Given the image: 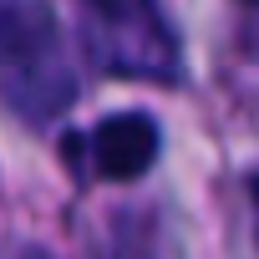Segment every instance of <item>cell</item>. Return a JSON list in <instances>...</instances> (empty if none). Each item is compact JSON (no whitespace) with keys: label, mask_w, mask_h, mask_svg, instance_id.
<instances>
[{"label":"cell","mask_w":259,"mask_h":259,"mask_svg":"<svg viewBox=\"0 0 259 259\" xmlns=\"http://www.w3.org/2000/svg\"><path fill=\"white\" fill-rule=\"evenodd\" d=\"M0 97L31 122L71 102L66 46L41 0H16L0 11Z\"/></svg>","instance_id":"cell-1"},{"label":"cell","mask_w":259,"mask_h":259,"mask_svg":"<svg viewBox=\"0 0 259 259\" xmlns=\"http://www.w3.org/2000/svg\"><path fill=\"white\" fill-rule=\"evenodd\" d=\"M81 41L102 71L178 76V46L153 0H81Z\"/></svg>","instance_id":"cell-2"},{"label":"cell","mask_w":259,"mask_h":259,"mask_svg":"<svg viewBox=\"0 0 259 259\" xmlns=\"http://www.w3.org/2000/svg\"><path fill=\"white\" fill-rule=\"evenodd\" d=\"M249 193H254V234H259V178L249 183Z\"/></svg>","instance_id":"cell-5"},{"label":"cell","mask_w":259,"mask_h":259,"mask_svg":"<svg viewBox=\"0 0 259 259\" xmlns=\"http://www.w3.org/2000/svg\"><path fill=\"white\" fill-rule=\"evenodd\" d=\"M158 153H163V133H158V122L148 117V112H112V117H102L92 133L76 143H66V158L76 163H87L97 178H107V183H127V178H143L153 163H158Z\"/></svg>","instance_id":"cell-3"},{"label":"cell","mask_w":259,"mask_h":259,"mask_svg":"<svg viewBox=\"0 0 259 259\" xmlns=\"http://www.w3.org/2000/svg\"><path fill=\"white\" fill-rule=\"evenodd\" d=\"M0 259H51L46 249H36V244H16V249H6Z\"/></svg>","instance_id":"cell-4"},{"label":"cell","mask_w":259,"mask_h":259,"mask_svg":"<svg viewBox=\"0 0 259 259\" xmlns=\"http://www.w3.org/2000/svg\"><path fill=\"white\" fill-rule=\"evenodd\" d=\"M249 6H259V0H249Z\"/></svg>","instance_id":"cell-6"}]
</instances>
